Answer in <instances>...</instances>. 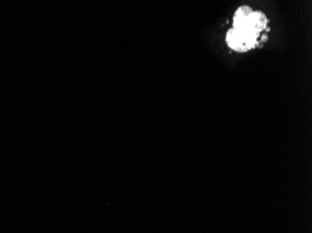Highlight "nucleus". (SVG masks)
<instances>
[{"label":"nucleus","instance_id":"nucleus-3","mask_svg":"<svg viewBox=\"0 0 312 233\" xmlns=\"http://www.w3.org/2000/svg\"><path fill=\"white\" fill-rule=\"evenodd\" d=\"M254 12V9L247 5H243L236 11L233 19V27L236 28H245L246 23L250 15Z\"/></svg>","mask_w":312,"mask_h":233},{"label":"nucleus","instance_id":"nucleus-1","mask_svg":"<svg viewBox=\"0 0 312 233\" xmlns=\"http://www.w3.org/2000/svg\"><path fill=\"white\" fill-rule=\"evenodd\" d=\"M258 36L244 28L232 27L228 30L225 40L228 47L235 52H246L254 49Z\"/></svg>","mask_w":312,"mask_h":233},{"label":"nucleus","instance_id":"nucleus-2","mask_svg":"<svg viewBox=\"0 0 312 233\" xmlns=\"http://www.w3.org/2000/svg\"><path fill=\"white\" fill-rule=\"evenodd\" d=\"M268 19L265 13L260 11H254L250 15L244 29H247L250 32L259 36V34L266 29Z\"/></svg>","mask_w":312,"mask_h":233}]
</instances>
